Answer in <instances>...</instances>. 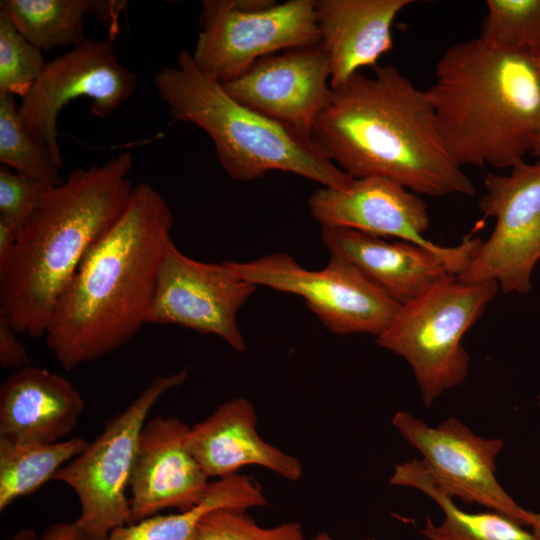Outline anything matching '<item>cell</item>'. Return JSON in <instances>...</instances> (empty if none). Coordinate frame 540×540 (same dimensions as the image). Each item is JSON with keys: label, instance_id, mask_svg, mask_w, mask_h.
<instances>
[{"label": "cell", "instance_id": "cell-20", "mask_svg": "<svg viewBox=\"0 0 540 540\" xmlns=\"http://www.w3.org/2000/svg\"><path fill=\"white\" fill-rule=\"evenodd\" d=\"M411 0H315L320 44L330 66V86L375 66L393 47L391 28Z\"/></svg>", "mask_w": 540, "mask_h": 540}, {"label": "cell", "instance_id": "cell-31", "mask_svg": "<svg viewBox=\"0 0 540 540\" xmlns=\"http://www.w3.org/2000/svg\"><path fill=\"white\" fill-rule=\"evenodd\" d=\"M6 540H88L76 521L57 522L49 525L41 534L25 528Z\"/></svg>", "mask_w": 540, "mask_h": 540}, {"label": "cell", "instance_id": "cell-29", "mask_svg": "<svg viewBox=\"0 0 540 540\" xmlns=\"http://www.w3.org/2000/svg\"><path fill=\"white\" fill-rule=\"evenodd\" d=\"M49 185L9 167L0 168V218L21 229L41 203Z\"/></svg>", "mask_w": 540, "mask_h": 540}, {"label": "cell", "instance_id": "cell-2", "mask_svg": "<svg viewBox=\"0 0 540 540\" xmlns=\"http://www.w3.org/2000/svg\"><path fill=\"white\" fill-rule=\"evenodd\" d=\"M312 140L352 178L385 177L420 196L475 193L442 142L427 90L394 65L376 66L372 76L358 72L332 89Z\"/></svg>", "mask_w": 540, "mask_h": 540}, {"label": "cell", "instance_id": "cell-8", "mask_svg": "<svg viewBox=\"0 0 540 540\" xmlns=\"http://www.w3.org/2000/svg\"><path fill=\"white\" fill-rule=\"evenodd\" d=\"M193 60L218 82H230L261 58L320 43L315 0H205Z\"/></svg>", "mask_w": 540, "mask_h": 540}, {"label": "cell", "instance_id": "cell-22", "mask_svg": "<svg viewBox=\"0 0 540 540\" xmlns=\"http://www.w3.org/2000/svg\"><path fill=\"white\" fill-rule=\"evenodd\" d=\"M262 487L252 476L235 474L215 479L198 504L168 515H154L114 529L107 540H197L201 519L220 508L247 510L266 506Z\"/></svg>", "mask_w": 540, "mask_h": 540}, {"label": "cell", "instance_id": "cell-26", "mask_svg": "<svg viewBox=\"0 0 540 540\" xmlns=\"http://www.w3.org/2000/svg\"><path fill=\"white\" fill-rule=\"evenodd\" d=\"M481 36L489 46L540 55V0H488Z\"/></svg>", "mask_w": 540, "mask_h": 540}, {"label": "cell", "instance_id": "cell-33", "mask_svg": "<svg viewBox=\"0 0 540 540\" xmlns=\"http://www.w3.org/2000/svg\"><path fill=\"white\" fill-rule=\"evenodd\" d=\"M530 527L532 531L540 536V512H532V521Z\"/></svg>", "mask_w": 540, "mask_h": 540}, {"label": "cell", "instance_id": "cell-11", "mask_svg": "<svg viewBox=\"0 0 540 540\" xmlns=\"http://www.w3.org/2000/svg\"><path fill=\"white\" fill-rule=\"evenodd\" d=\"M484 185L479 208L495 219V227L456 278L468 283L493 281L506 294H527L540 261V159L523 161L508 175L488 173Z\"/></svg>", "mask_w": 540, "mask_h": 540}, {"label": "cell", "instance_id": "cell-14", "mask_svg": "<svg viewBox=\"0 0 540 540\" xmlns=\"http://www.w3.org/2000/svg\"><path fill=\"white\" fill-rule=\"evenodd\" d=\"M392 424L422 455L432 480L451 497L501 513L524 527L531 525L532 511L522 508L495 475L503 440L477 436L455 417L430 427L412 414L398 411Z\"/></svg>", "mask_w": 540, "mask_h": 540}, {"label": "cell", "instance_id": "cell-25", "mask_svg": "<svg viewBox=\"0 0 540 540\" xmlns=\"http://www.w3.org/2000/svg\"><path fill=\"white\" fill-rule=\"evenodd\" d=\"M0 162L49 186L64 181L50 149L37 142L25 128L12 95L0 97Z\"/></svg>", "mask_w": 540, "mask_h": 540}, {"label": "cell", "instance_id": "cell-19", "mask_svg": "<svg viewBox=\"0 0 540 540\" xmlns=\"http://www.w3.org/2000/svg\"><path fill=\"white\" fill-rule=\"evenodd\" d=\"M321 239L331 256L352 264L400 305L454 276L442 256L411 242L341 227L322 228Z\"/></svg>", "mask_w": 540, "mask_h": 540}, {"label": "cell", "instance_id": "cell-15", "mask_svg": "<svg viewBox=\"0 0 540 540\" xmlns=\"http://www.w3.org/2000/svg\"><path fill=\"white\" fill-rule=\"evenodd\" d=\"M222 86L239 103L308 140L332 92L330 66L320 43L261 58Z\"/></svg>", "mask_w": 540, "mask_h": 540}, {"label": "cell", "instance_id": "cell-34", "mask_svg": "<svg viewBox=\"0 0 540 540\" xmlns=\"http://www.w3.org/2000/svg\"><path fill=\"white\" fill-rule=\"evenodd\" d=\"M312 540H336L334 539L329 533L327 532H319L317 533ZM364 540H376L375 538H366Z\"/></svg>", "mask_w": 540, "mask_h": 540}, {"label": "cell", "instance_id": "cell-13", "mask_svg": "<svg viewBox=\"0 0 540 540\" xmlns=\"http://www.w3.org/2000/svg\"><path fill=\"white\" fill-rule=\"evenodd\" d=\"M255 290L256 286L241 279L228 261L195 260L171 239L159 267L146 324L176 325L215 335L243 352L246 344L237 314Z\"/></svg>", "mask_w": 540, "mask_h": 540}, {"label": "cell", "instance_id": "cell-24", "mask_svg": "<svg viewBox=\"0 0 540 540\" xmlns=\"http://www.w3.org/2000/svg\"><path fill=\"white\" fill-rule=\"evenodd\" d=\"M94 0H2L0 11L40 50L73 47L83 41L84 18Z\"/></svg>", "mask_w": 540, "mask_h": 540}, {"label": "cell", "instance_id": "cell-28", "mask_svg": "<svg viewBox=\"0 0 540 540\" xmlns=\"http://www.w3.org/2000/svg\"><path fill=\"white\" fill-rule=\"evenodd\" d=\"M197 540H304V532L299 522L262 527L246 510L220 508L201 519Z\"/></svg>", "mask_w": 540, "mask_h": 540}, {"label": "cell", "instance_id": "cell-36", "mask_svg": "<svg viewBox=\"0 0 540 540\" xmlns=\"http://www.w3.org/2000/svg\"><path fill=\"white\" fill-rule=\"evenodd\" d=\"M534 61H535L536 68H537L538 75H539V79H540V55L534 57Z\"/></svg>", "mask_w": 540, "mask_h": 540}, {"label": "cell", "instance_id": "cell-6", "mask_svg": "<svg viewBox=\"0 0 540 540\" xmlns=\"http://www.w3.org/2000/svg\"><path fill=\"white\" fill-rule=\"evenodd\" d=\"M496 282L468 283L452 276L402 305L377 337L382 348L411 367L426 407L466 379L469 355L462 340L496 297Z\"/></svg>", "mask_w": 540, "mask_h": 540}, {"label": "cell", "instance_id": "cell-12", "mask_svg": "<svg viewBox=\"0 0 540 540\" xmlns=\"http://www.w3.org/2000/svg\"><path fill=\"white\" fill-rule=\"evenodd\" d=\"M322 228H349L377 237H395L428 248L444 258L456 277L469 266L483 240L466 236L455 246L425 238L430 225L426 202L400 183L381 176L353 178L343 188L321 187L308 199Z\"/></svg>", "mask_w": 540, "mask_h": 540}, {"label": "cell", "instance_id": "cell-30", "mask_svg": "<svg viewBox=\"0 0 540 540\" xmlns=\"http://www.w3.org/2000/svg\"><path fill=\"white\" fill-rule=\"evenodd\" d=\"M7 315L0 310V365L4 369H20L31 364L29 353L18 339Z\"/></svg>", "mask_w": 540, "mask_h": 540}, {"label": "cell", "instance_id": "cell-9", "mask_svg": "<svg viewBox=\"0 0 540 540\" xmlns=\"http://www.w3.org/2000/svg\"><path fill=\"white\" fill-rule=\"evenodd\" d=\"M228 263L241 279L256 287L302 297L335 334L378 337L392 324L402 306L352 264L333 256L320 270L304 268L287 253Z\"/></svg>", "mask_w": 540, "mask_h": 540}, {"label": "cell", "instance_id": "cell-16", "mask_svg": "<svg viewBox=\"0 0 540 540\" xmlns=\"http://www.w3.org/2000/svg\"><path fill=\"white\" fill-rule=\"evenodd\" d=\"M189 429L173 416L145 423L129 479L131 524L166 509H190L203 498L210 481L187 447Z\"/></svg>", "mask_w": 540, "mask_h": 540}, {"label": "cell", "instance_id": "cell-7", "mask_svg": "<svg viewBox=\"0 0 540 540\" xmlns=\"http://www.w3.org/2000/svg\"><path fill=\"white\" fill-rule=\"evenodd\" d=\"M188 376L187 370L157 376L54 475L53 481L76 495L80 515L75 521L88 540H107L114 529L131 524L128 488L140 433L157 401Z\"/></svg>", "mask_w": 540, "mask_h": 540}, {"label": "cell", "instance_id": "cell-32", "mask_svg": "<svg viewBox=\"0 0 540 540\" xmlns=\"http://www.w3.org/2000/svg\"><path fill=\"white\" fill-rule=\"evenodd\" d=\"M21 228L0 218V266L9 258L19 239Z\"/></svg>", "mask_w": 540, "mask_h": 540}, {"label": "cell", "instance_id": "cell-4", "mask_svg": "<svg viewBox=\"0 0 540 540\" xmlns=\"http://www.w3.org/2000/svg\"><path fill=\"white\" fill-rule=\"evenodd\" d=\"M442 142L461 167L513 168L540 130L534 57L474 38L448 47L427 90Z\"/></svg>", "mask_w": 540, "mask_h": 540}, {"label": "cell", "instance_id": "cell-10", "mask_svg": "<svg viewBox=\"0 0 540 540\" xmlns=\"http://www.w3.org/2000/svg\"><path fill=\"white\" fill-rule=\"evenodd\" d=\"M137 81V75L119 60L112 41L86 37L45 64L21 98L19 115L29 134L50 149L55 166L61 169L57 120L62 109L86 97L94 116L109 117L132 96Z\"/></svg>", "mask_w": 540, "mask_h": 540}, {"label": "cell", "instance_id": "cell-21", "mask_svg": "<svg viewBox=\"0 0 540 540\" xmlns=\"http://www.w3.org/2000/svg\"><path fill=\"white\" fill-rule=\"evenodd\" d=\"M390 484L416 488L442 509L444 519L439 526L427 518L425 526L420 530L429 540H540L538 534L526 530L501 513H472L460 509L453 497L432 480L422 461L417 458L397 464L390 477Z\"/></svg>", "mask_w": 540, "mask_h": 540}, {"label": "cell", "instance_id": "cell-3", "mask_svg": "<svg viewBox=\"0 0 540 540\" xmlns=\"http://www.w3.org/2000/svg\"><path fill=\"white\" fill-rule=\"evenodd\" d=\"M132 166L124 152L48 187L0 266V310L18 334L45 335L59 296L126 207Z\"/></svg>", "mask_w": 540, "mask_h": 540}, {"label": "cell", "instance_id": "cell-17", "mask_svg": "<svg viewBox=\"0 0 540 540\" xmlns=\"http://www.w3.org/2000/svg\"><path fill=\"white\" fill-rule=\"evenodd\" d=\"M186 443L209 479L235 475L249 465L266 468L289 481H297L303 474L302 463L295 456L259 436L255 408L242 397L225 401L191 426Z\"/></svg>", "mask_w": 540, "mask_h": 540}, {"label": "cell", "instance_id": "cell-37", "mask_svg": "<svg viewBox=\"0 0 540 540\" xmlns=\"http://www.w3.org/2000/svg\"><path fill=\"white\" fill-rule=\"evenodd\" d=\"M538 403H539V405H540V395L538 396Z\"/></svg>", "mask_w": 540, "mask_h": 540}, {"label": "cell", "instance_id": "cell-27", "mask_svg": "<svg viewBox=\"0 0 540 540\" xmlns=\"http://www.w3.org/2000/svg\"><path fill=\"white\" fill-rule=\"evenodd\" d=\"M46 63L42 50L30 43L0 11V97H24Z\"/></svg>", "mask_w": 540, "mask_h": 540}, {"label": "cell", "instance_id": "cell-5", "mask_svg": "<svg viewBox=\"0 0 540 540\" xmlns=\"http://www.w3.org/2000/svg\"><path fill=\"white\" fill-rule=\"evenodd\" d=\"M172 119L193 124L211 138L218 161L234 180L248 182L273 170L297 174L322 187L343 188L352 177L313 142L239 103L199 69L189 51L154 76Z\"/></svg>", "mask_w": 540, "mask_h": 540}, {"label": "cell", "instance_id": "cell-23", "mask_svg": "<svg viewBox=\"0 0 540 540\" xmlns=\"http://www.w3.org/2000/svg\"><path fill=\"white\" fill-rule=\"evenodd\" d=\"M88 444L82 437L47 444L16 443L0 438V511L52 480Z\"/></svg>", "mask_w": 540, "mask_h": 540}, {"label": "cell", "instance_id": "cell-18", "mask_svg": "<svg viewBox=\"0 0 540 540\" xmlns=\"http://www.w3.org/2000/svg\"><path fill=\"white\" fill-rule=\"evenodd\" d=\"M85 401L64 376L27 365L0 386V438L16 443H55L75 429Z\"/></svg>", "mask_w": 540, "mask_h": 540}, {"label": "cell", "instance_id": "cell-35", "mask_svg": "<svg viewBox=\"0 0 540 540\" xmlns=\"http://www.w3.org/2000/svg\"><path fill=\"white\" fill-rule=\"evenodd\" d=\"M532 153L535 154L538 157V159H540V130L536 137Z\"/></svg>", "mask_w": 540, "mask_h": 540}, {"label": "cell", "instance_id": "cell-1", "mask_svg": "<svg viewBox=\"0 0 540 540\" xmlns=\"http://www.w3.org/2000/svg\"><path fill=\"white\" fill-rule=\"evenodd\" d=\"M173 223L169 205L153 186L133 187L123 212L87 253L54 307L45 338L64 370L117 351L146 324Z\"/></svg>", "mask_w": 540, "mask_h": 540}]
</instances>
